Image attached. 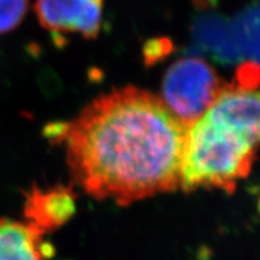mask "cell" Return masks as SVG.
<instances>
[{
    "label": "cell",
    "instance_id": "obj_1",
    "mask_svg": "<svg viewBox=\"0 0 260 260\" xmlns=\"http://www.w3.org/2000/svg\"><path fill=\"white\" fill-rule=\"evenodd\" d=\"M187 134L160 96L126 86L95 98L64 122L60 144L84 193L128 206L180 189Z\"/></svg>",
    "mask_w": 260,
    "mask_h": 260
},
{
    "label": "cell",
    "instance_id": "obj_2",
    "mask_svg": "<svg viewBox=\"0 0 260 260\" xmlns=\"http://www.w3.org/2000/svg\"><path fill=\"white\" fill-rule=\"evenodd\" d=\"M259 148L239 130L207 113L188 128L180 189L235 191L251 174Z\"/></svg>",
    "mask_w": 260,
    "mask_h": 260
},
{
    "label": "cell",
    "instance_id": "obj_3",
    "mask_svg": "<svg viewBox=\"0 0 260 260\" xmlns=\"http://www.w3.org/2000/svg\"><path fill=\"white\" fill-rule=\"evenodd\" d=\"M228 87L229 83L204 58L183 57L174 61L162 77L160 99L172 115L189 128Z\"/></svg>",
    "mask_w": 260,
    "mask_h": 260
},
{
    "label": "cell",
    "instance_id": "obj_4",
    "mask_svg": "<svg viewBox=\"0 0 260 260\" xmlns=\"http://www.w3.org/2000/svg\"><path fill=\"white\" fill-rule=\"evenodd\" d=\"M34 12L41 27L54 38L79 34L94 40L103 28L104 0H37Z\"/></svg>",
    "mask_w": 260,
    "mask_h": 260
},
{
    "label": "cell",
    "instance_id": "obj_5",
    "mask_svg": "<svg viewBox=\"0 0 260 260\" xmlns=\"http://www.w3.org/2000/svg\"><path fill=\"white\" fill-rule=\"evenodd\" d=\"M76 201L77 194L73 186L56 184L42 188L32 184L30 189L24 191L25 222L44 234L56 232L76 213Z\"/></svg>",
    "mask_w": 260,
    "mask_h": 260
},
{
    "label": "cell",
    "instance_id": "obj_6",
    "mask_svg": "<svg viewBox=\"0 0 260 260\" xmlns=\"http://www.w3.org/2000/svg\"><path fill=\"white\" fill-rule=\"evenodd\" d=\"M212 8V6H211ZM211 8L200 9L191 24V44L200 53L209 54L214 61L232 65L243 56L236 41L232 19Z\"/></svg>",
    "mask_w": 260,
    "mask_h": 260
},
{
    "label": "cell",
    "instance_id": "obj_7",
    "mask_svg": "<svg viewBox=\"0 0 260 260\" xmlns=\"http://www.w3.org/2000/svg\"><path fill=\"white\" fill-rule=\"evenodd\" d=\"M206 113L239 130L260 149V88L236 89L229 83Z\"/></svg>",
    "mask_w": 260,
    "mask_h": 260
},
{
    "label": "cell",
    "instance_id": "obj_8",
    "mask_svg": "<svg viewBox=\"0 0 260 260\" xmlns=\"http://www.w3.org/2000/svg\"><path fill=\"white\" fill-rule=\"evenodd\" d=\"M53 252L30 223L0 218V260H47Z\"/></svg>",
    "mask_w": 260,
    "mask_h": 260
},
{
    "label": "cell",
    "instance_id": "obj_9",
    "mask_svg": "<svg viewBox=\"0 0 260 260\" xmlns=\"http://www.w3.org/2000/svg\"><path fill=\"white\" fill-rule=\"evenodd\" d=\"M232 22L243 58L260 65V0L243 9Z\"/></svg>",
    "mask_w": 260,
    "mask_h": 260
},
{
    "label": "cell",
    "instance_id": "obj_10",
    "mask_svg": "<svg viewBox=\"0 0 260 260\" xmlns=\"http://www.w3.org/2000/svg\"><path fill=\"white\" fill-rule=\"evenodd\" d=\"M29 0H0V35L15 30L28 12Z\"/></svg>",
    "mask_w": 260,
    "mask_h": 260
},
{
    "label": "cell",
    "instance_id": "obj_11",
    "mask_svg": "<svg viewBox=\"0 0 260 260\" xmlns=\"http://www.w3.org/2000/svg\"><path fill=\"white\" fill-rule=\"evenodd\" d=\"M232 87L236 89L252 90L260 88V65L254 61H245L236 71Z\"/></svg>",
    "mask_w": 260,
    "mask_h": 260
},
{
    "label": "cell",
    "instance_id": "obj_12",
    "mask_svg": "<svg viewBox=\"0 0 260 260\" xmlns=\"http://www.w3.org/2000/svg\"><path fill=\"white\" fill-rule=\"evenodd\" d=\"M174 51V42L168 38H154L144 45L142 56L147 67L157 64L170 56Z\"/></svg>",
    "mask_w": 260,
    "mask_h": 260
},
{
    "label": "cell",
    "instance_id": "obj_13",
    "mask_svg": "<svg viewBox=\"0 0 260 260\" xmlns=\"http://www.w3.org/2000/svg\"><path fill=\"white\" fill-rule=\"evenodd\" d=\"M259 213H260V200H259Z\"/></svg>",
    "mask_w": 260,
    "mask_h": 260
}]
</instances>
